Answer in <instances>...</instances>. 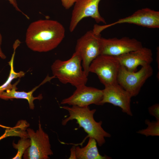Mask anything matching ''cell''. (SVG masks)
<instances>
[{
  "label": "cell",
  "instance_id": "1",
  "mask_svg": "<svg viewBox=\"0 0 159 159\" xmlns=\"http://www.w3.org/2000/svg\"><path fill=\"white\" fill-rule=\"evenodd\" d=\"M65 29L58 21L39 19L32 22L26 30L25 43L34 52H47L56 48L65 37Z\"/></svg>",
  "mask_w": 159,
  "mask_h": 159
},
{
  "label": "cell",
  "instance_id": "2",
  "mask_svg": "<svg viewBox=\"0 0 159 159\" xmlns=\"http://www.w3.org/2000/svg\"><path fill=\"white\" fill-rule=\"evenodd\" d=\"M67 111L69 116L62 120V125H65L69 121L76 120L80 127L82 128L87 134V138L91 137L95 139L98 145L102 146L105 143V138H110L111 135L102 128V121L96 122L94 115L95 109L91 110L89 106L72 107L63 106L60 107Z\"/></svg>",
  "mask_w": 159,
  "mask_h": 159
},
{
  "label": "cell",
  "instance_id": "3",
  "mask_svg": "<svg viewBox=\"0 0 159 159\" xmlns=\"http://www.w3.org/2000/svg\"><path fill=\"white\" fill-rule=\"evenodd\" d=\"M81 62V57L75 52L68 60L57 59L51 66L53 75L62 83H69L76 88L86 85L88 76L82 69Z\"/></svg>",
  "mask_w": 159,
  "mask_h": 159
},
{
  "label": "cell",
  "instance_id": "4",
  "mask_svg": "<svg viewBox=\"0 0 159 159\" xmlns=\"http://www.w3.org/2000/svg\"><path fill=\"white\" fill-rule=\"evenodd\" d=\"M120 66L116 56L100 54L91 63L89 71L96 74L105 86L117 83Z\"/></svg>",
  "mask_w": 159,
  "mask_h": 159
},
{
  "label": "cell",
  "instance_id": "5",
  "mask_svg": "<svg viewBox=\"0 0 159 159\" xmlns=\"http://www.w3.org/2000/svg\"><path fill=\"white\" fill-rule=\"evenodd\" d=\"M153 69L150 65L142 67L137 72H131L121 65L118 73L117 82L132 97L139 93L147 80L153 74Z\"/></svg>",
  "mask_w": 159,
  "mask_h": 159
},
{
  "label": "cell",
  "instance_id": "6",
  "mask_svg": "<svg viewBox=\"0 0 159 159\" xmlns=\"http://www.w3.org/2000/svg\"><path fill=\"white\" fill-rule=\"evenodd\" d=\"M93 30L87 32L77 41L75 52L81 57L83 70L88 76L89 68L92 62L100 54V38Z\"/></svg>",
  "mask_w": 159,
  "mask_h": 159
},
{
  "label": "cell",
  "instance_id": "7",
  "mask_svg": "<svg viewBox=\"0 0 159 159\" xmlns=\"http://www.w3.org/2000/svg\"><path fill=\"white\" fill-rule=\"evenodd\" d=\"M26 132L30 139V146L23 155L25 159H48L53 155L48 135L43 130L39 120L38 128L35 131L27 128Z\"/></svg>",
  "mask_w": 159,
  "mask_h": 159
},
{
  "label": "cell",
  "instance_id": "8",
  "mask_svg": "<svg viewBox=\"0 0 159 159\" xmlns=\"http://www.w3.org/2000/svg\"><path fill=\"white\" fill-rule=\"evenodd\" d=\"M133 24L149 28L159 27V12L148 8L139 9L127 17L121 18L108 25L96 24V28L99 33L105 29L117 24Z\"/></svg>",
  "mask_w": 159,
  "mask_h": 159
},
{
  "label": "cell",
  "instance_id": "9",
  "mask_svg": "<svg viewBox=\"0 0 159 159\" xmlns=\"http://www.w3.org/2000/svg\"><path fill=\"white\" fill-rule=\"evenodd\" d=\"M101 0H77L74 4L69 25V30L73 32L83 19L91 17L97 23L106 22L100 15L98 6Z\"/></svg>",
  "mask_w": 159,
  "mask_h": 159
},
{
  "label": "cell",
  "instance_id": "10",
  "mask_svg": "<svg viewBox=\"0 0 159 159\" xmlns=\"http://www.w3.org/2000/svg\"><path fill=\"white\" fill-rule=\"evenodd\" d=\"M100 54L117 56L143 47L141 42L135 38L124 37L121 38H100Z\"/></svg>",
  "mask_w": 159,
  "mask_h": 159
},
{
  "label": "cell",
  "instance_id": "11",
  "mask_svg": "<svg viewBox=\"0 0 159 159\" xmlns=\"http://www.w3.org/2000/svg\"><path fill=\"white\" fill-rule=\"evenodd\" d=\"M76 88L72 95L62 100L61 104L81 107L89 106L92 104L100 105L103 95L102 90L87 86L86 85Z\"/></svg>",
  "mask_w": 159,
  "mask_h": 159
},
{
  "label": "cell",
  "instance_id": "12",
  "mask_svg": "<svg viewBox=\"0 0 159 159\" xmlns=\"http://www.w3.org/2000/svg\"><path fill=\"white\" fill-rule=\"evenodd\" d=\"M102 90L103 95L100 105L109 103L120 107L122 111L132 116L130 94L117 83L106 86Z\"/></svg>",
  "mask_w": 159,
  "mask_h": 159
},
{
  "label": "cell",
  "instance_id": "13",
  "mask_svg": "<svg viewBox=\"0 0 159 159\" xmlns=\"http://www.w3.org/2000/svg\"><path fill=\"white\" fill-rule=\"evenodd\" d=\"M116 57L120 65L131 72L136 71L139 66L143 67L150 65L153 61L152 50L143 47Z\"/></svg>",
  "mask_w": 159,
  "mask_h": 159
},
{
  "label": "cell",
  "instance_id": "14",
  "mask_svg": "<svg viewBox=\"0 0 159 159\" xmlns=\"http://www.w3.org/2000/svg\"><path fill=\"white\" fill-rule=\"evenodd\" d=\"M54 76L49 77L47 75L44 80L38 86L35 87L31 90L25 92L24 91H17V88L16 85L20 81L19 79L14 83L13 88L10 90H7L3 92L0 95V98L7 100L13 99H24L27 100L28 102L29 108L33 110L34 108V101L35 100H42L43 98L42 94H39L37 97H34L33 95V93L41 85L44 84L47 82H49L52 79L55 78Z\"/></svg>",
  "mask_w": 159,
  "mask_h": 159
},
{
  "label": "cell",
  "instance_id": "15",
  "mask_svg": "<svg viewBox=\"0 0 159 159\" xmlns=\"http://www.w3.org/2000/svg\"><path fill=\"white\" fill-rule=\"evenodd\" d=\"M95 140L91 137L87 145L84 147L78 146L75 147V159H110L111 158L107 155H101L98 151Z\"/></svg>",
  "mask_w": 159,
  "mask_h": 159
},
{
  "label": "cell",
  "instance_id": "16",
  "mask_svg": "<svg viewBox=\"0 0 159 159\" xmlns=\"http://www.w3.org/2000/svg\"><path fill=\"white\" fill-rule=\"evenodd\" d=\"M21 43L18 39L15 41L13 45V53L12 54L11 58L8 63L10 67L9 74L7 80L2 85L0 86V95L4 91L10 90L13 87L14 84L12 85L11 82L13 80L18 78H21L24 77L25 73L22 71L17 72L14 71V62L16 51L17 48L19 46Z\"/></svg>",
  "mask_w": 159,
  "mask_h": 159
},
{
  "label": "cell",
  "instance_id": "17",
  "mask_svg": "<svg viewBox=\"0 0 159 159\" xmlns=\"http://www.w3.org/2000/svg\"><path fill=\"white\" fill-rule=\"evenodd\" d=\"M145 123L147 125V127L138 130L136 132L137 133L146 137L159 136V120L151 122L149 120L146 119Z\"/></svg>",
  "mask_w": 159,
  "mask_h": 159
},
{
  "label": "cell",
  "instance_id": "18",
  "mask_svg": "<svg viewBox=\"0 0 159 159\" xmlns=\"http://www.w3.org/2000/svg\"><path fill=\"white\" fill-rule=\"evenodd\" d=\"M30 144L31 141L29 137L21 138L16 144L13 142L12 143L13 147L17 150V152L16 155L12 159H21L24 152L30 146Z\"/></svg>",
  "mask_w": 159,
  "mask_h": 159
},
{
  "label": "cell",
  "instance_id": "19",
  "mask_svg": "<svg viewBox=\"0 0 159 159\" xmlns=\"http://www.w3.org/2000/svg\"><path fill=\"white\" fill-rule=\"evenodd\" d=\"M150 115L154 117L156 120H159V104H154L150 106L148 108Z\"/></svg>",
  "mask_w": 159,
  "mask_h": 159
},
{
  "label": "cell",
  "instance_id": "20",
  "mask_svg": "<svg viewBox=\"0 0 159 159\" xmlns=\"http://www.w3.org/2000/svg\"><path fill=\"white\" fill-rule=\"evenodd\" d=\"M77 0H61L62 5L66 9H69L72 6Z\"/></svg>",
  "mask_w": 159,
  "mask_h": 159
},
{
  "label": "cell",
  "instance_id": "21",
  "mask_svg": "<svg viewBox=\"0 0 159 159\" xmlns=\"http://www.w3.org/2000/svg\"><path fill=\"white\" fill-rule=\"evenodd\" d=\"M8 1L10 4H11L12 6L14 7L15 9L18 11L20 12L24 16H25L26 18L28 19H29V17L26 15L25 13L23 12L18 7V4H17L16 0H6Z\"/></svg>",
  "mask_w": 159,
  "mask_h": 159
},
{
  "label": "cell",
  "instance_id": "22",
  "mask_svg": "<svg viewBox=\"0 0 159 159\" xmlns=\"http://www.w3.org/2000/svg\"><path fill=\"white\" fill-rule=\"evenodd\" d=\"M2 36L0 33V58L2 59H5L6 57V55L3 53L1 48V45L2 42Z\"/></svg>",
  "mask_w": 159,
  "mask_h": 159
},
{
  "label": "cell",
  "instance_id": "23",
  "mask_svg": "<svg viewBox=\"0 0 159 159\" xmlns=\"http://www.w3.org/2000/svg\"><path fill=\"white\" fill-rule=\"evenodd\" d=\"M75 147L73 146L71 149V154L69 159H75L74 149Z\"/></svg>",
  "mask_w": 159,
  "mask_h": 159
},
{
  "label": "cell",
  "instance_id": "24",
  "mask_svg": "<svg viewBox=\"0 0 159 159\" xmlns=\"http://www.w3.org/2000/svg\"><path fill=\"white\" fill-rule=\"evenodd\" d=\"M0 127L4 128H6L10 127L5 126L1 124H0Z\"/></svg>",
  "mask_w": 159,
  "mask_h": 159
}]
</instances>
